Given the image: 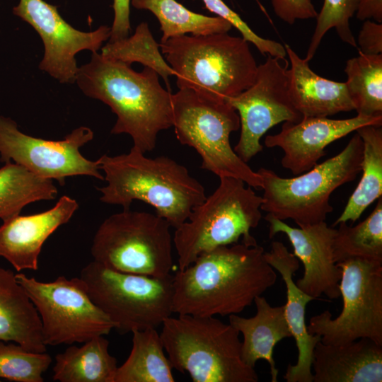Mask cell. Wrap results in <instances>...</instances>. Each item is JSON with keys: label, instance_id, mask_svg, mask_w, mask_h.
<instances>
[{"label": "cell", "instance_id": "cell-24", "mask_svg": "<svg viewBox=\"0 0 382 382\" xmlns=\"http://www.w3.org/2000/svg\"><path fill=\"white\" fill-rule=\"evenodd\" d=\"M109 341L98 335L73 345L55 357L52 378L59 382H115L117 361L108 351Z\"/></svg>", "mask_w": 382, "mask_h": 382}, {"label": "cell", "instance_id": "cell-4", "mask_svg": "<svg viewBox=\"0 0 382 382\" xmlns=\"http://www.w3.org/2000/svg\"><path fill=\"white\" fill-rule=\"evenodd\" d=\"M179 89L226 100L251 86L258 65L249 42L228 33L180 35L159 43Z\"/></svg>", "mask_w": 382, "mask_h": 382}, {"label": "cell", "instance_id": "cell-23", "mask_svg": "<svg viewBox=\"0 0 382 382\" xmlns=\"http://www.w3.org/2000/svg\"><path fill=\"white\" fill-rule=\"evenodd\" d=\"M0 342H13L35 352H45L39 313L9 269L0 268Z\"/></svg>", "mask_w": 382, "mask_h": 382}, {"label": "cell", "instance_id": "cell-34", "mask_svg": "<svg viewBox=\"0 0 382 382\" xmlns=\"http://www.w3.org/2000/svg\"><path fill=\"white\" fill-rule=\"evenodd\" d=\"M206 8L211 12L228 21L235 27L245 40L253 44L262 55L285 58L284 45L257 35L240 16L229 8L222 0H202Z\"/></svg>", "mask_w": 382, "mask_h": 382}, {"label": "cell", "instance_id": "cell-12", "mask_svg": "<svg viewBox=\"0 0 382 382\" xmlns=\"http://www.w3.org/2000/svg\"><path fill=\"white\" fill-rule=\"evenodd\" d=\"M337 264L342 310L334 319L328 310L311 317L308 332L325 345L367 337L382 345V263L350 258Z\"/></svg>", "mask_w": 382, "mask_h": 382}, {"label": "cell", "instance_id": "cell-14", "mask_svg": "<svg viewBox=\"0 0 382 382\" xmlns=\"http://www.w3.org/2000/svg\"><path fill=\"white\" fill-rule=\"evenodd\" d=\"M93 132L87 127H79L63 139L54 141L34 137L23 133L16 122L0 115L1 161L25 167L42 178L55 180L61 185L65 178L88 175L104 180L98 161L86 158L80 148L93 138Z\"/></svg>", "mask_w": 382, "mask_h": 382}, {"label": "cell", "instance_id": "cell-26", "mask_svg": "<svg viewBox=\"0 0 382 382\" xmlns=\"http://www.w3.org/2000/svg\"><path fill=\"white\" fill-rule=\"evenodd\" d=\"M132 346L115 382H174L172 366L156 328L132 332Z\"/></svg>", "mask_w": 382, "mask_h": 382}, {"label": "cell", "instance_id": "cell-25", "mask_svg": "<svg viewBox=\"0 0 382 382\" xmlns=\"http://www.w3.org/2000/svg\"><path fill=\"white\" fill-rule=\"evenodd\" d=\"M356 132L363 143L362 175L343 212L332 226L348 221L354 223L369 205L382 196L381 125H365Z\"/></svg>", "mask_w": 382, "mask_h": 382}, {"label": "cell", "instance_id": "cell-19", "mask_svg": "<svg viewBox=\"0 0 382 382\" xmlns=\"http://www.w3.org/2000/svg\"><path fill=\"white\" fill-rule=\"evenodd\" d=\"M267 262L282 276L286 288L284 314L298 349V359L289 365L283 376L287 382H313L311 371L313 350L320 336L311 335L306 324V307L316 300L301 291L293 276L299 268V259L280 241H273L270 251L264 252Z\"/></svg>", "mask_w": 382, "mask_h": 382}, {"label": "cell", "instance_id": "cell-37", "mask_svg": "<svg viewBox=\"0 0 382 382\" xmlns=\"http://www.w3.org/2000/svg\"><path fill=\"white\" fill-rule=\"evenodd\" d=\"M130 0H113L114 20L110 28V41L114 42L129 36Z\"/></svg>", "mask_w": 382, "mask_h": 382}, {"label": "cell", "instance_id": "cell-6", "mask_svg": "<svg viewBox=\"0 0 382 382\" xmlns=\"http://www.w3.org/2000/svg\"><path fill=\"white\" fill-rule=\"evenodd\" d=\"M262 201L242 180L220 177L216 189L175 228L173 242L178 270L189 266L200 254L237 243L240 238L246 245H257L250 230L262 219Z\"/></svg>", "mask_w": 382, "mask_h": 382}, {"label": "cell", "instance_id": "cell-17", "mask_svg": "<svg viewBox=\"0 0 382 382\" xmlns=\"http://www.w3.org/2000/svg\"><path fill=\"white\" fill-rule=\"evenodd\" d=\"M382 125V116L357 115L348 119L335 120L328 117H302L298 122H284L281 131L267 135L264 141L267 148L279 147L284 155L282 166L294 175L316 166L325 154L331 143L365 125Z\"/></svg>", "mask_w": 382, "mask_h": 382}, {"label": "cell", "instance_id": "cell-30", "mask_svg": "<svg viewBox=\"0 0 382 382\" xmlns=\"http://www.w3.org/2000/svg\"><path fill=\"white\" fill-rule=\"evenodd\" d=\"M332 244L336 263L359 258L382 263V197L374 209L356 226L340 223Z\"/></svg>", "mask_w": 382, "mask_h": 382}, {"label": "cell", "instance_id": "cell-18", "mask_svg": "<svg viewBox=\"0 0 382 382\" xmlns=\"http://www.w3.org/2000/svg\"><path fill=\"white\" fill-rule=\"evenodd\" d=\"M78 207L74 199L64 195L49 210L28 216L19 214L3 221L0 226V257L9 262L18 272L37 270L43 244L70 220Z\"/></svg>", "mask_w": 382, "mask_h": 382}, {"label": "cell", "instance_id": "cell-10", "mask_svg": "<svg viewBox=\"0 0 382 382\" xmlns=\"http://www.w3.org/2000/svg\"><path fill=\"white\" fill-rule=\"evenodd\" d=\"M91 300L120 333L157 328L173 313V276L122 272L93 260L80 272Z\"/></svg>", "mask_w": 382, "mask_h": 382}, {"label": "cell", "instance_id": "cell-8", "mask_svg": "<svg viewBox=\"0 0 382 382\" xmlns=\"http://www.w3.org/2000/svg\"><path fill=\"white\" fill-rule=\"evenodd\" d=\"M173 127L183 145L195 149L202 168L219 178L233 177L255 188L262 187L261 175L233 151L230 135L240 128L237 111L226 100L181 88L171 96Z\"/></svg>", "mask_w": 382, "mask_h": 382}, {"label": "cell", "instance_id": "cell-38", "mask_svg": "<svg viewBox=\"0 0 382 382\" xmlns=\"http://www.w3.org/2000/svg\"><path fill=\"white\" fill-rule=\"evenodd\" d=\"M356 16L359 21L382 23V0H358Z\"/></svg>", "mask_w": 382, "mask_h": 382}, {"label": "cell", "instance_id": "cell-2", "mask_svg": "<svg viewBox=\"0 0 382 382\" xmlns=\"http://www.w3.org/2000/svg\"><path fill=\"white\" fill-rule=\"evenodd\" d=\"M158 76L149 67L137 72L96 52L79 67L75 82L86 96L108 105L117 115L111 134H129L132 146L146 154L156 147L159 132L173 127L172 94Z\"/></svg>", "mask_w": 382, "mask_h": 382}, {"label": "cell", "instance_id": "cell-20", "mask_svg": "<svg viewBox=\"0 0 382 382\" xmlns=\"http://www.w3.org/2000/svg\"><path fill=\"white\" fill-rule=\"evenodd\" d=\"M313 357V382L382 381V345L369 338L340 345L320 341Z\"/></svg>", "mask_w": 382, "mask_h": 382}, {"label": "cell", "instance_id": "cell-29", "mask_svg": "<svg viewBox=\"0 0 382 382\" xmlns=\"http://www.w3.org/2000/svg\"><path fill=\"white\" fill-rule=\"evenodd\" d=\"M345 82L357 115L382 116V54H364L346 62Z\"/></svg>", "mask_w": 382, "mask_h": 382}, {"label": "cell", "instance_id": "cell-11", "mask_svg": "<svg viewBox=\"0 0 382 382\" xmlns=\"http://www.w3.org/2000/svg\"><path fill=\"white\" fill-rule=\"evenodd\" d=\"M16 277L39 313L46 346L83 343L115 329L108 316L91 300L80 277L59 276L43 282L21 272Z\"/></svg>", "mask_w": 382, "mask_h": 382}, {"label": "cell", "instance_id": "cell-36", "mask_svg": "<svg viewBox=\"0 0 382 382\" xmlns=\"http://www.w3.org/2000/svg\"><path fill=\"white\" fill-rule=\"evenodd\" d=\"M357 45L359 52L364 54H382V23L371 20L364 21Z\"/></svg>", "mask_w": 382, "mask_h": 382}, {"label": "cell", "instance_id": "cell-33", "mask_svg": "<svg viewBox=\"0 0 382 382\" xmlns=\"http://www.w3.org/2000/svg\"><path fill=\"white\" fill-rule=\"evenodd\" d=\"M52 363L45 352L28 351L21 345L0 342V378L17 382H42Z\"/></svg>", "mask_w": 382, "mask_h": 382}, {"label": "cell", "instance_id": "cell-13", "mask_svg": "<svg viewBox=\"0 0 382 382\" xmlns=\"http://www.w3.org/2000/svg\"><path fill=\"white\" fill-rule=\"evenodd\" d=\"M288 69L285 58L267 55L266 60L257 66L253 84L226 100L240 118L241 134L233 151L247 163L262 151L260 139L270 129L303 117L289 98Z\"/></svg>", "mask_w": 382, "mask_h": 382}, {"label": "cell", "instance_id": "cell-15", "mask_svg": "<svg viewBox=\"0 0 382 382\" xmlns=\"http://www.w3.org/2000/svg\"><path fill=\"white\" fill-rule=\"evenodd\" d=\"M13 12L29 23L42 40L45 52L39 68L62 83L76 81L78 52H98L110 38V27L101 25L90 32L76 30L62 18L55 6L44 0H20Z\"/></svg>", "mask_w": 382, "mask_h": 382}, {"label": "cell", "instance_id": "cell-32", "mask_svg": "<svg viewBox=\"0 0 382 382\" xmlns=\"http://www.w3.org/2000/svg\"><path fill=\"white\" fill-rule=\"evenodd\" d=\"M357 4L358 0H324L316 16L314 32L304 58L306 61L313 58L323 37L332 28L335 29L345 43L357 47L349 23L350 18L356 13Z\"/></svg>", "mask_w": 382, "mask_h": 382}, {"label": "cell", "instance_id": "cell-22", "mask_svg": "<svg viewBox=\"0 0 382 382\" xmlns=\"http://www.w3.org/2000/svg\"><path fill=\"white\" fill-rule=\"evenodd\" d=\"M256 314L244 318L232 314L229 323L241 333V357L248 366L254 368L259 359L266 360L270 369L271 381H278L279 370L273 358L274 346L282 340L292 337L284 314V306H272L267 299L256 296Z\"/></svg>", "mask_w": 382, "mask_h": 382}, {"label": "cell", "instance_id": "cell-28", "mask_svg": "<svg viewBox=\"0 0 382 382\" xmlns=\"http://www.w3.org/2000/svg\"><path fill=\"white\" fill-rule=\"evenodd\" d=\"M132 5L149 10L157 18L162 31L160 43L187 33L197 36L228 33L233 27L221 17L192 12L175 0H132Z\"/></svg>", "mask_w": 382, "mask_h": 382}, {"label": "cell", "instance_id": "cell-27", "mask_svg": "<svg viewBox=\"0 0 382 382\" xmlns=\"http://www.w3.org/2000/svg\"><path fill=\"white\" fill-rule=\"evenodd\" d=\"M57 192L52 180L19 164L6 163L0 168V219L4 221L19 215L28 204L54 199Z\"/></svg>", "mask_w": 382, "mask_h": 382}, {"label": "cell", "instance_id": "cell-9", "mask_svg": "<svg viewBox=\"0 0 382 382\" xmlns=\"http://www.w3.org/2000/svg\"><path fill=\"white\" fill-rule=\"evenodd\" d=\"M170 225L156 214H113L97 229L91 248L93 260L116 271L165 277L173 267Z\"/></svg>", "mask_w": 382, "mask_h": 382}, {"label": "cell", "instance_id": "cell-31", "mask_svg": "<svg viewBox=\"0 0 382 382\" xmlns=\"http://www.w3.org/2000/svg\"><path fill=\"white\" fill-rule=\"evenodd\" d=\"M159 47L147 23L143 22L137 25L132 36L108 42L101 48L100 54L106 58L119 60L128 65L133 62L141 63L154 69L168 86L169 77L175 76V72L163 58Z\"/></svg>", "mask_w": 382, "mask_h": 382}, {"label": "cell", "instance_id": "cell-16", "mask_svg": "<svg viewBox=\"0 0 382 382\" xmlns=\"http://www.w3.org/2000/svg\"><path fill=\"white\" fill-rule=\"evenodd\" d=\"M265 219L269 223V237L284 233L294 250L293 254L303 265V275L297 279V286L316 300L325 295L330 299L340 296L342 270L335 262L332 244L337 228L325 221L303 227H292L270 214Z\"/></svg>", "mask_w": 382, "mask_h": 382}, {"label": "cell", "instance_id": "cell-7", "mask_svg": "<svg viewBox=\"0 0 382 382\" xmlns=\"http://www.w3.org/2000/svg\"><path fill=\"white\" fill-rule=\"evenodd\" d=\"M363 143L356 133L338 154L294 178H282L260 168L263 195L261 210L280 220L291 219L299 227L325 221L333 210L332 193L353 181L361 172Z\"/></svg>", "mask_w": 382, "mask_h": 382}, {"label": "cell", "instance_id": "cell-1", "mask_svg": "<svg viewBox=\"0 0 382 382\" xmlns=\"http://www.w3.org/2000/svg\"><path fill=\"white\" fill-rule=\"evenodd\" d=\"M264 248L243 243L200 254L173 276V313L196 316L238 314L277 280Z\"/></svg>", "mask_w": 382, "mask_h": 382}, {"label": "cell", "instance_id": "cell-3", "mask_svg": "<svg viewBox=\"0 0 382 382\" xmlns=\"http://www.w3.org/2000/svg\"><path fill=\"white\" fill-rule=\"evenodd\" d=\"M97 161L107 183L98 188L101 202L128 209L133 201H141L174 228L207 197L204 186L187 168L168 156L148 157L132 146L127 154H105Z\"/></svg>", "mask_w": 382, "mask_h": 382}, {"label": "cell", "instance_id": "cell-5", "mask_svg": "<svg viewBox=\"0 0 382 382\" xmlns=\"http://www.w3.org/2000/svg\"><path fill=\"white\" fill-rule=\"evenodd\" d=\"M162 323L160 337L173 369L193 382H257L241 357L239 332L215 316L177 314Z\"/></svg>", "mask_w": 382, "mask_h": 382}, {"label": "cell", "instance_id": "cell-21", "mask_svg": "<svg viewBox=\"0 0 382 382\" xmlns=\"http://www.w3.org/2000/svg\"><path fill=\"white\" fill-rule=\"evenodd\" d=\"M290 67L288 91L295 109L303 117H328L354 110L345 82H337L316 74L308 62L284 45Z\"/></svg>", "mask_w": 382, "mask_h": 382}, {"label": "cell", "instance_id": "cell-35", "mask_svg": "<svg viewBox=\"0 0 382 382\" xmlns=\"http://www.w3.org/2000/svg\"><path fill=\"white\" fill-rule=\"evenodd\" d=\"M271 4L275 15L289 25L318 15L311 0H271Z\"/></svg>", "mask_w": 382, "mask_h": 382}]
</instances>
